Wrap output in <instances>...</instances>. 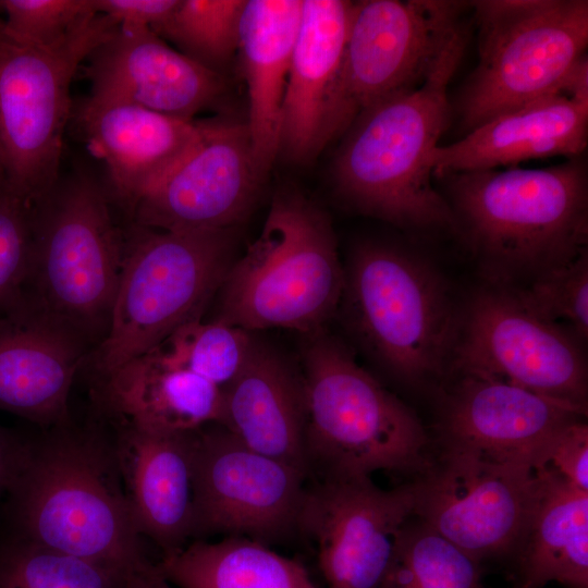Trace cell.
<instances>
[{"label": "cell", "instance_id": "obj_1", "mask_svg": "<svg viewBox=\"0 0 588 588\" xmlns=\"http://www.w3.org/2000/svg\"><path fill=\"white\" fill-rule=\"evenodd\" d=\"M63 426L37 443L22 442L5 492L9 535L127 574L154 563L113 444Z\"/></svg>", "mask_w": 588, "mask_h": 588}, {"label": "cell", "instance_id": "obj_2", "mask_svg": "<svg viewBox=\"0 0 588 588\" xmlns=\"http://www.w3.org/2000/svg\"><path fill=\"white\" fill-rule=\"evenodd\" d=\"M448 200L488 283L514 286L587 252L584 159L547 168L450 173Z\"/></svg>", "mask_w": 588, "mask_h": 588}, {"label": "cell", "instance_id": "obj_3", "mask_svg": "<svg viewBox=\"0 0 588 588\" xmlns=\"http://www.w3.org/2000/svg\"><path fill=\"white\" fill-rule=\"evenodd\" d=\"M467 42L464 24L418 88L365 110L346 130L333 176L359 211L405 229L455 231L451 207L432 184L430 156L449 124L448 87Z\"/></svg>", "mask_w": 588, "mask_h": 588}, {"label": "cell", "instance_id": "obj_4", "mask_svg": "<svg viewBox=\"0 0 588 588\" xmlns=\"http://www.w3.org/2000/svg\"><path fill=\"white\" fill-rule=\"evenodd\" d=\"M304 353L305 448L319 478L385 470L416 477L430 464V437L413 409L319 331Z\"/></svg>", "mask_w": 588, "mask_h": 588}, {"label": "cell", "instance_id": "obj_5", "mask_svg": "<svg viewBox=\"0 0 588 588\" xmlns=\"http://www.w3.org/2000/svg\"><path fill=\"white\" fill-rule=\"evenodd\" d=\"M363 348L395 380L416 390L450 371L458 316L438 268L396 245H357L344 268L339 309Z\"/></svg>", "mask_w": 588, "mask_h": 588}, {"label": "cell", "instance_id": "obj_6", "mask_svg": "<svg viewBox=\"0 0 588 588\" xmlns=\"http://www.w3.org/2000/svg\"><path fill=\"white\" fill-rule=\"evenodd\" d=\"M344 286L328 216L295 191L274 195L260 234L232 262L219 290L216 320L254 330L321 331Z\"/></svg>", "mask_w": 588, "mask_h": 588}, {"label": "cell", "instance_id": "obj_7", "mask_svg": "<svg viewBox=\"0 0 588 588\" xmlns=\"http://www.w3.org/2000/svg\"><path fill=\"white\" fill-rule=\"evenodd\" d=\"M108 191L76 173L32 207L33 248L26 305L85 345L105 339L119 285L124 238Z\"/></svg>", "mask_w": 588, "mask_h": 588}, {"label": "cell", "instance_id": "obj_8", "mask_svg": "<svg viewBox=\"0 0 588 588\" xmlns=\"http://www.w3.org/2000/svg\"><path fill=\"white\" fill-rule=\"evenodd\" d=\"M229 232L132 228L109 328L95 353L101 377L200 319L233 262Z\"/></svg>", "mask_w": 588, "mask_h": 588}, {"label": "cell", "instance_id": "obj_9", "mask_svg": "<svg viewBox=\"0 0 588 588\" xmlns=\"http://www.w3.org/2000/svg\"><path fill=\"white\" fill-rule=\"evenodd\" d=\"M478 62L457 100L469 132L562 88L587 56V0H476Z\"/></svg>", "mask_w": 588, "mask_h": 588}, {"label": "cell", "instance_id": "obj_10", "mask_svg": "<svg viewBox=\"0 0 588 588\" xmlns=\"http://www.w3.org/2000/svg\"><path fill=\"white\" fill-rule=\"evenodd\" d=\"M117 27L112 19L97 13L48 48L21 46L0 36V162L7 189L29 207L59 181L72 81Z\"/></svg>", "mask_w": 588, "mask_h": 588}, {"label": "cell", "instance_id": "obj_11", "mask_svg": "<svg viewBox=\"0 0 588 588\" xmlns=\"http://www.w3.org/2000/svg\"><path fill=\"white\" fill-rule=\"evenodd\" d=\"M469 2L353 1L329 117V139L365 110L418 88L456 32Z\"/></svg>", "mask_w": 588, "mask_h": 588}, {"label": "cell", "instance_id": "obj_12", "mask_svg": "<svg viewBox=\"0 0 588 588\" xmlns=\"http://www.w3.org/2000/svg\"><path fill=\"white\" fill-rule=\"evenodd\" d=\"M583 342L507 286L479 289L458 316L450 371L510 383L587 411Z\"/></svg>", "mask_w": 588, "mask_h": 588}, {"label": "cell", "instance_id": "obj_13", "mask_svg": "<svg viewBox=\"0 0 588 588\" xmlns=\"http://www.w3.org/2000/svg\"><path fill=\"white\" fill-rule=\"evenodd\" d=\"M412 481L415 517L482 565L511 562L538 494L534 467L440 448Z\"/></svg>", "mask_w": 588, "mask_h": 588}, {"label": "cell", "instance_id": "obj_14", "mask_svg": "<svg viewBox=\"0 0 588 588\" xmlns=\"http://www.w3.org/2000/svg\"><path fill=\"white\" fill-rule=\"evenodd\" d=\"M307 478L220 424L194 431L192 538L241 536L269 546L297 534Z\"/></svg>", "mask_w": 588, "mask_h": 588}, {"label": "cell", "instance_id": "obj_15", "mask_svg": "<svg viewBox=\"0 0 588 588\" xmlns=\"http://www.w3.org/2000/svg\"><path fill=\"white\" fill-rule=\"evenodd\" d=\"M415 504L413 481L388 490L370 476L307 485L297 532L313 544L326 588H379Z\"/></svg>", "mask_w": 588, "mask_h": 588}, {"label": "cell", "instance_id": "obj_16", "mask_svg": "<svg viewBox=\"0 0 588 588\" xmlns=\"http://www.w3.org/2000/svg\"><path fill=\"white\" fill-rule=\"evenodd\" d=\"M265 176L246 122L205 120L196 142L131 209L135 224L168 231L231 230Z\"/></svg>", "mask_w": 588, "mask_h": 588}, {"label": "cell", "instance_id": "obj_17", "mask_svg": "<svg viewBox=\"0 0 588 588\" xmlns=\"http://www.w3.org/2000/svg\"><path fill=\"white\" fill-rule=\"evenodd\" d=\"M587 411L532 391L473 375H458L440 396L439 446L503 463L539 466L565 425Z\"/></svg>", "mask_w": 588, "mask_h": 588}, {"label": "cell", "instance_id": "obj_18", "mask_svg": "<svg viewBox=\"0 0 588 588\" xmlns=\"http://www.w3.org/2000/svg\"><path fill=\"white\" fill-rule=\"evenodd\" d=\"M91 93L192 121L228 93L223 74L171 48L146 26L119 25L86 59Z\"/></svg>", "mask_w": 588, "mask_h": 588}, {"label": "cell", "instance_id": "obj_19", "mask_svg": "<svg viewBox=\"0 0 588 588\" xmlns=\"http://www.w3.org/2000/svg\"><path fill=\"white\" fill-rule=\"evenodd\" d=\"M76 118L89 151L106 168L111 193L130 210L196 142L205 124L93 93Z\"/></svg>", "mask_w": 588, "mask_h": 588}, {"label": "cell", "instance_id": "obj_20", "mask_svg": "<svg viewBox=\"0 0 588 588\" xmlns=\"http://www.w3.org/2000/svg\"><path fill=\"white\" fill-rule=\"evenodd\" d=\"M86 345L20 304L0 316V409L41 426L69 418V395Z\"/></svg>", "mask_w": 588, "mask_h": 588}, {"label": "cell", "instance_id": "obj_21", "mask_svg": "<svg viewBox=\"0 0 588 588\" xmlns=\"http://www.w3.org/2000/svg\"><path fill=\"white\" fill-rule=\"evenodd\" d=\"M353 1L303 0L280 122V152L313 160L329 139V117Z\"/></svg>", "mask_w": 588, "mask_h": 588}, {"label": "cell", "instance_id": "obj_22", "mask_svg": "<svg viewBox=\"0 0 588 588\" xmlns=\"http://www.w3.org/2000/svg\"><path fill=\"white\" fill-rule=\"evenodd\" d=\"M588 142V101L559 91L501 114L439 145L430 156L433 176L517 167L538 158L580 157Z\"/></svg>", "mask_w": 588, "mask_h": 588}, {"label": "cell", "instance_id": "obj_23", "mask_svg": "<svg viewBox=\"0 0 588 588\" xmlns=\"http://www.w3.org/2000/svg\"><path fill=\"white\" fill-rule=\"evenodd\" d=\"M193 432L158 433L125 425L113 444L137 529L161 556L192 538Z\"/></svg>", "mask_w": 588, "mask_h": 588}, {"label": "cell", "instance_id": "obj_24", "mask_svg": "<svg viewBox=\"0 0 588 588\" xmlns=\"http://www.w3.org/2000/svg\"><path fill=\"white\" fill-rule=\"evenodd\" d=\"M222 393L220 425L252 450L310 475L302 377L281 356L254 341L244 367Z\"/></svg>", "mask_w": 588, "mask_h": 588}, {"label": "cell", "instance_id": "obj_25", "mask_svg": "<svg viewBox=\"0 0 588 588\" xmlns=\"http://www.w3.org/2000/svg\"><path fill=\"white\" fill-rule=\"evenodd\" d=\"M303 0H246L237 53L248 96L246 121L266 177L280 151V122Z\"/></svg>", "mask_w": 588, "mask_h": 588}, {"label": "cell", "instance_id": "obj_26", "mask_svg": "<svg viewBox=\"0 0 588 588\" xmlns=\"http://www.w3.org/2000/svg\"><path fill=\"white\" fill-rule=\"evenodd\" d=\"M102 379L107 405L133 428L185 433L222 421V389L174 365L158 347Z\"/></svg>", "mask_w": 588, "mask_h": 588}, {"label": "cell", "instance_id": "obj_27", "mask_svg": "<svg viewBox=\"0 0 588 588\" xmlns=\"http://www.w3.org/2000/svg\"><path fill=\"white\" fill-rule=\"evenodd\" d=\"M539 489L511 560L515 588H588V491L536 469Z\"/></svg>", "mask_w": 588, "mask_h": 588}, {"label": "cell", "instance_id": "obj_28", "mask_svg": "<svg viewBox=\"0 0 588 588\" xmlns=\"http://www.w3.org/2000/svg\"><path fill=\"white\" fill-rule=\"evenodd\" d=\"M156 566L180 588H317L302 562L241 536L193 540Z\"/></svg>", "mask_w": 588, "mask_h": 588}, {"label": "cell", "instance_id": "obj_29", "mask_svg": "<svg viewBox=\"0 0 588 588\" xmlns=\"http://www.w3.org/2000/svg\"><path fill=\"white\" fill-rule=\"evenodd\" d=\"M483 565L415 516L399 529L379 588H483Z\"/></svg>", "mask_w": 588, "mask_h": 588}, {"label": "cell", "instance_id": "obj_30", "mask_svg": "<svg viewBox=\"0 0 588 588\" xmlns=\"http://www.w3.org/2000/svg\"><path fill=\"white\" fill-rule=\"evenodd\" d=\"M130 575L9 534L0 539V588H130Z\"/></svg>", "mask_w": 588, "mask_h": 588}, {"label": "cell", "instance_id": "obj_31", "mask_svg": "<svg viewBox=\"0 0 588 588\" xmlns=\"http://www.w3.org/2000/svg\"><path fill=\"white\" fill-rule=\"evenodd\" d=\"M246 0H180L156 34L179 51L222 74L237 53L238 29Z\"/></svg>", "mask_w": 588, "mask_h": 588}, {"label": "cell", "instance_id": "obj_32", "mask_svg": "<svg viewBox=\"0 0 588 588\" xmlns=\"http://www.w3.org/2000/svg\"><path fill=\"white\" fill-rule=\"evenodd\" d=\"M254 339L250 332L219 320H191L158 346L174 365L223 389L244 367Z\"/></svg>", "mask_w": 588, "mask_h": 588}, {"label": "cell", "instance_id": "obj_33", "mask_svg": "<svg viewBox=\"0 0 588 588\" xmlns=\"http://www.w3.org/2000/svg\"><path fill=\"white\" fill-rule=\"evenodd\" d=\"M507 287L530 310L566 328L583 343L586 341L588 335V250L525 283Z\"/></svg>", "mask_w": 588, "mask_h": 588}, {"label": "cell", "instance_id": "obj_34", "mask_svg": "<svg viewBox=\"0 0 588 588\" xmlns=\"http://www.w3.org/2000/svg\"><path fill=\"white\" fill-rule=\"evenodd\" d=\"M3 36L21 46H54L90 21L94 0H0Z\"/></svg>", "mask_w": 588, "mask_h": 588}, {"label": "cell", "instance_id": "obj_35", "mask_svg": "<svg viewBox=\"0 0 588 588\" xmlns=\"http://www.w3.org/2000/svg\"><path fill=\"white\" fill-rule=\"evenodd\" d=\"M32 248V207L4 188L0 192V314L20 304Z\"/></svg>", "mask_w": 588, "mask_h": 588}, {"label": "cell", "instance_id": "obj_36", "mask_svg": "<svg viewBox=\"0 0 588 588\" xmlns=\"http://www.w3.org/2000/svg\"><path fill=\"white\" fill-rule=\"evenodd\" d=\"M536 469L588 491V426L580 419L565 425L549 443Z\"/></svg>", "mask_w": 588, "mask_h": 588}, {"label": "cell", "instance_id": "obj_37", "mask_svg": "<svg viewBox=\"0 0 588 588\" xmlns=\"http://www.w3.org/2000/svg\"><path fill=\"white\" fill-rule=\"evenodd\" d=\"M180 0H94L99 14L112 19L118 26H146L154 33L168 21Z\"/></svg>", "mask_w": 588, "mask_h": 588}, {"label": "cell", "instance_id": "obj_38", "mask_svg": "<svg viewBox=\"0 0 588 588\" xmlns=\"http://www.w3.org/2000/svg\"><path fill=\"white\" fill-rule=\"evenodd\" d=\"M22 441L0 427V500L14 473Z\"/></svg>", "mask_w": 588, "mask_h": 588}, {"label": "cell", "instance_id": "obj_39", "mask_svg": "<svg viewBox=\"0 0 588 588\" xmlns=\"http://www.w3.org/2000/svg\"><path fill=\"white\" fill-rule=\"evenodd\" d=\"M130 588H171V586L160 574L156 563H151L130 575Z\"/></svg>", "mask_w": 588, "mask_h": 588}, {"label": "cell", "instance_id": "obj_40", "mask_svg": "<svg viewBox=\"0 0 588 588\" xmlns=\"http://www.w3.org/2000/svg\"><path fill=\"white\" fill-rule=\"evenodd\" d=\"M4 188H7L5 176H4L3 168L0 162V192L3 191Z\"/></svg>", "mask_w": 588, "mask_h": 588}, {"label": "cell", "instance_id": "obj_41", "mask_svg": "<svg viewBox=\"0 0 588 588\" xmlns=\"http://www.w3.org/2000/svg\"><path fill=\"white\" fill-rule=\"evenodd\" d=\"M3 30H4V22L3 20L0 19V36L3 35Z\"/></svg>", "mask_w": 588, "mask_h": 588}]
</instances>
